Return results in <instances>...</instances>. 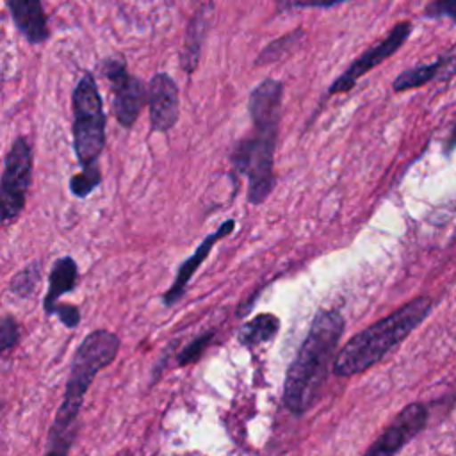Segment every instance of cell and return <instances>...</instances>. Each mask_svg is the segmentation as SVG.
Here are the masks:
<instances>
[{
    "label": "cell",
    "mask_w": 456,
    "mask_h": 456,
    "mask_svg": "<svg viewBox=\"0 0 456 456\" xmlns=\"http://www.w3.org/2000/svg\"><path fill=\"white\" fill-rule=\"evenodd\" d=\"M73 109V150L82 169L98 167V159L105 148L107 116L96 78L86 71L71 93Z\"/></svg>",
    "instance_id": "5b68a950"
},
{
    "label": "cell",
    "mask_w": 456,
    "mask_h": 456,
    "mask_svg": "<svg viewBox=\"0 0 456 456\" xmlns=\"http://www.w3.org/2000/svg\"><path fill=\"white\" fill-rule=\"evenodd\" d=\"M454 150H456V123H454V126H452V130H451L447 141L444 142V153L449 155V153H452Z\"/></svg>",
    "instance_id": "d4e9b609"
},
{
    "label": "cell",
    "mask_w": 456,
    "mask_h": 456,
    "mask_svg": "<svg viewBox=\"0 0 456 456\" xmlns=\"http://www.w3.org/2000/svg\"><path fill=\"white\" fill-rule=\"evenodd\" d=\"M16 30L30 45H43L50 39L48 18L41 0H5Z\"/></svg>",
    "instance_id": "7c38bea8"
},
{
    "label": "cell",
    "mask_w": 456,
    "mask_h": 456,
    "mask_svg": "<svg viewBox=\"0 0 456 456\" xmlns=\"http://www.w3.org/2000/svg\"><path fill=\"white\" fill-rule=\"evenodd\" d=\"M344 331V317L337 308H321L308 333L289 365L283 403L294 415H303L315 401L337 358V346Z\"/></svg>",
    "instance_id": "7a4b0ae2"
},
{
    "label": "cell",
    "mask_w": 456,
    "mask_h": 456,
    "mask_svg": "<svg viewBox=\"0 0 456 456\" xmlns=\"http://www.w3.org/2000/svg\"><path fill=\"white\" fill-rule=\"evenodd\" d=\"M283 89V82L271 77L251 89L248 98L251 132L237 141L230 153L233 171L248 178V201L251 205L264 203L276 183L274 151L281 123Z\"/></svg>",
    "instance_id": "6da1fadb"
},
{
    "label": "cell",
    "mask_w": 456,
    "mask_h": 456,
    "mask_svg": "<svg viewBox=\"0 0 456 456\" xmlns=\"http://www.w3.org/2000/svg\"><path fill=\"white\" fill-rule=\"evenodd\" d=\"M422 16L429 20L449 18L456 25V0H431L426 4Z\"/></svg>",
    "instance_id": "44dd1931"
},
{
    "label": "cell",
    "mask_w": 456,
    "mask_h": 456,
    "mask_svg": "<svg viewBox=\"0 0 456 456\" xmlns=\"http://www.w3.org/2000/svg\"><path fill=\"white\" fill-rule=\"evenodd\" d=\"M413 25L408 20H403L399 23H395L385 37H381L379 41H376L372 46H369L365 52H362L347 68L342 75H338L331 86L326 91V96H335V94H344L349 93L356 82L367 75L370 69H374L376 66H379L381 62H385L388 57H392L411 36Z\"/></svg>",
    "instance_id": "ba28073f"
},
{
    "label": "cell",
    "mask_w": 456,
    "mask_h": 456,
    "mask_svg": "<svg viewBox=\"0 0 456 456\" xmlns=\"http://www.w3.org/2000/svg\"><path fill=\"white\" fill-rule=\"evenodd\" d=\"M431 305L433 301L428 296L415 297L351 337L337 353L333 374L349 378L370 369L426 319L431 312Z\"/></svg>",
    "instance_id": "277c9868"
},
{
    "label": "cell",
    "mask_w": 456,
    "mask_h": 456,
    "mask_svg": "<svg viewBox=\"0 0 456 456\" xmlns=\"http://www.w3.org/2000/svg\"><path fill=\"white\" fill-rule=\"evenodd\" d=\"M100 71L109 82L112 93V114L123 128H132L139 119L144 105H148V84L132 75L126 61L121 57H105Z\"/></svg>",
    "instance_id": "52a82bcc"
},
{
    "label": "cell",
    "mask_w": 456,
    "mask_h": 456,
    "mask_svg": "<svg viewBox=\"0 0 456 456\" xmlns=\"http://www.w3.org/2000/svg\"><path fill=\"white\" fill-rule=\"evenodd\" d=\"M276 14L296 11V9H331L349 0H273Z\"/></svg>",
    "instance_id": "ffe728a7"
},
{
    "label": "cell",
    "mask_w": 456,
    "mask_h": 456,
    "mask_svg": "<svg viewBox=\"0 0 456 456\" xmlns=\"http://www.w3.org/2000/svg\"><path fill=\"white\" fill-rule=\"evenodd\" d=\"M280 330V321L273 314H258L239 330V342L244 347H255L274 338Z\"/></svg>",
    "instance_id": "2e32d148"
},
{
    "label": "cell",
    "mask_w": 456,
    "mask_h": 456,
    "mask_svg": "<svg viewBox=\"0 0 456 456\" xmlns=\"http://www.w3.org/2000/svg\"><path fill=\"white\" fill-rule=\"evenodd\" d=\"M45 456H68V452H59V451H46V454Z\"/></svg>",
    "instance_id": "484cf974"
},
{
    "label": "cell",
    "mask_w": 456,
    "mask_h": 456,
    "mask_svg": "<svg viewBox=\"0 0 456 456\" xmlns=\"http://www.w3.org/2000/svg\"><path fill=\"white\" fill-rule=\"evenodd\" d=\"M34 155L27 137L20 135L12 141L4 159L0 183V216L4 224L12 223L23 210L27 192L32 183Z\"/></svg>",
    "instance_id": "8992f818"
},
{
    "label": "cell",
    "mask_w": 456,
    "mask_h": 456,
    "mask_svg": "<svg viewBox=\"0 0 456 456\" xmlns=\"http://www.w3.org/2000/svg\"><path fill=\"white\" fill-rule=\"evenodd\" d=\"M305 39V30L301 27L292 28L290 32L269 41L256 55L255 59V66H267L273 62L281 61L283 57L290 55Z\"/></svg>",
    "instance_id": "e0dca14e"
},
{
    "label": "cell",
    "mask_w": 456,
    "mask_h": 456,
    "mask_svg": "<svg viewBox=\"0 0 456 456\" xmlns=\"http://www.w3.org/2000/svg\"><path fill=\"white\" fill-rule=\"evenodd\" d=\"M100 182H102L100 167H89L71 176L69 189L77 198H86L100 185Z\"/></svg>",
    "instance_id": "d6986e66"
},
{
    "label": "cell",
    "mask_w": 456,
    "mask_h": 456,
    "mask_svg": "<svg viewBox=\"0 0 456 456\" xmlns=\"http://www.w3.org/2000/svg\"><path fill=\"white\" fill-rule=\"evenodd\" d=\"M119 338L109 330L91 331L77 347L62 403L55 413L48 436V449L68 452L77 433V419L93 378L118 354Z\"/></svg>",
    "instance_id": "3957f363"
},
{
    "label": "cell",
    "mask_w": 456,
    "mask_h": 456,
    "mask_svg": "<svg viewBox=\"0 0 456 456\" xmlns=\"http://www.w3.org/2000/svg\"><path fill=\"white\" fill-rule=\"evenodd\" d=\"M77 278H78V269L71 256H62L53 264L48 276V292L43 299V306L48 315H52L55 305L59 303V297L64 292H69L75 289Z\"/></svg>",
    "instance_id": "9a60e30c"
},
{
    "label": "cell",
    "mask_w": 456,
    "mask_h": 456,
    "mask_svg": "<svg viewBox=\"0 0 456 456\" xmlns=\"http://www.w3.org/2000/svg\"><path fill=\"white\" fill-rule=\"evenodd\" d=\"M119 456H132V454H130V452H128V451H123V452H121V454H119Z\"/></svg>",
    "instance_id": "4316f807"
},
{
    "label": "cell",
    "mask_w": 456,
    "mask_h": 456,
    "mask_svg": "<svg viewBox=\"0 0 456 456\" xmlns=\"http://www.w3.org/2000/svg\"><path fill=\"white\" fill-rule=\"evenodd\" d=\"M212 16H214V4L205 2L196 9V12L189 18L185 25L183 45L180 50V68L187 75H192L198 68L203 45L212 27Z\"/></svg>",
    "instance_id": "8fae6325"
},
{
    "label": "cell",
    "mask_w": 456,
    "mask_h": 456,
    "mask_svg": "<svg viewBox=\"0 0 456 456\" xmlns=\"http://www.w3.org/2000/svg\"><path fill=\"white\" fill-rule=\"evenodd\" d=\"M148 109L151 132H169L178 123L180 93L166 71H157L148 82Z\"/></svg>",
    "instance_id": "30bf717a"
},
{
    "label": "cell",
    "mask_w": 456,
    "mask_h": 456,
    "mask_svg": "<svg viewBox=\"0 0 456 456\" xmlns=\"http://www.w3.org/2000/svg\"><path fill=\"white\" fill-rule=\"evenodd\" d=\"M18 338H20V328H18L16 321L11 315H5L0 322V349H2V353L14 347L18 344Z\"/></svg>",
    "instance_id": "603a6c76"
},
{
    "label": "cell",
    "mask_w": 456,
    "mask_h": 456,
    "mask_svg": "<svg viewBox=\"0 0 456 456\" xmlns=\"http://www.w3.org/2000/svg\"><path fill=\"white\" fill-rule=\"evenodd\" d=\"M428 422V408L420 403L404 406L385 428L363 456H395Z\"/></svg>",
    "instance_id": "9c48e42d"
},
{
    "label": "cell",
    "mask_w": 456,
    "mask_h": 456,
    "mask_svg": "<svg viewBox=\"0 0 456 456\" xmlns=\"http://www.w3.org/2000/svg\"><path fill=\"white\" fill-rule=\"evenodd\" d=\"M212 337H214V333H212V331H207V333L196 337L192 342H189V344L180 351V354H178V363H180V365H185V363L194 362V360L203 353V349L208 346V342L212 340Z\"/></svg>",
    "instance_id": "7402d4cb"
},
{
    "label": "cell",
    "mask_w": 456,
    "mask_h": 456,
    "mask_svg": "<svg viewBox=\"0 0 456 456\" xmlns=\"http://www.w3.org/2000/svg\"><path fill=\"white\" fill-rule=\"evenodd\" d=\"M52 314H55L66 328H75L78 324V321H80V312L73 305H61V303H57Z\"/></svg>",
    "instance_id": "cb8c5ba5"
},
{
    "label": "cell",
    "mask_w": 456,
    "mask_h": 456,
    "mask_svg": "<svg viewBox=\"0 0 456 456\" xmlns=\"http://www.w3.org/2000/svg\"><path fill=\"white\" fill-rule=\"evenodd\" d=\"M39 276H41V267H39L37 262H32L12 276V280L9 283V289L18 297H27L36 289V285L39 281Z\"/></svg>",
    "instance_id": "ac0fdd59"
},
{
    "label": "cell",
    "mask_w": 456,
    "mask_h": 456,
    "mask_svg": "<svg viewBox=\"0 0 456 456\" xmlns=\"http://www.w3.org/2000/svg\"><path fill=\"white\" fill-rule=\"evenodd\" d=\"M233 228H235V221H233V219L224 221L216 232L208 233V235L201 240V244L196 248V251H194L187 260H183V264L180 265V269H178V273H176L175 281L171 283V287H169V289L166 290V294H164V305H166V306L175 305V303L183 296L187 283L191 281L192 274H194L196 269L201 265V262L208 256V253H210V249L214 248V244H216L217 240H221L223 237H226L228 233H232Z\"/></svg>",
    "instance_id": "5bb4252c"
},
{
    "label": "cell",
    "mask_w": 456,
    "mask_h": 456,
    "mask_svg": "<svg viewBox=\"0 0 456 456\" xmlns=\"http://www.w3.org/2000/svg\"><path fill=\"white\" fill-rule=\"evenodd\" d=\"M454 75H456V53L452 50H447L431 62L417 64L413 68L401 71L392 80V89L394 93H403V91L422 87L433 80H449Z\"/></svg>",
    "instance_id": "4fadbf2b"
}]
</instances>
